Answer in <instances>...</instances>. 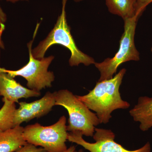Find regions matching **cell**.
Segmentation results:
<instances>
[{
	"label": "cell",
	"instance_id": "1",
	"mask_svg": "<svg viewBox=\"0 0 152 152\" xmlns=\"http://www.w3.org/2000/svg\"><path fill=\"white\" fill-rule=\"evenodd\" d=\"M126 71L122 69L114 77L97 82L94 89L86 95H76L88 108L96 112L100 124L109 123L115 110L127 109L130 106L122 99L119 91Z\"/></svg>",
	"mask_w": 152,
	"mask_h": 152
},
{
	"label": "cell",
	"instance_id": "14",
	"mask_svg": "<svg viewBox=\"0 0 152 152\" xmlns=\"http://www.w3.org/2000/svg\"><path fill=\"white\" fill-rule=\"evenodd\" d=\"M152 2V0H137L135 15L140 17L147 6Z\"/></svg>",
	"mask_w": 152,
	"mask_h": 152
},
{
	"label": "cell",
	"instance_id": "15",
	"mask_svg": "<svg viewBox=\"0 0 152 152\" xmlns=\"http://www.w3.org/2000/svg\"><path fill=\"white\" fill-rule=\"evenodd\" d=\"M16 152H47L43 148H37L34 145L27 143Z\"/></svg>",
	"mask_w": 152,
	"mask_h": 152
},
{
	"label": "cell",
	"instance_id": "12",
	"mask_svg": "<svg viewBox=\"0 0 152 152\" xmlns=\"http://www.w3.org/2000/svg\"><path fill=\"white\" fill-rule=\"evenodd\" d=\"M109 12L124 20L135 16L137 0H105Z\"/></svg>",
	"mask_w": 152,
	"mask_h": 152
},
{
	"label": "cell",
	"instance_id": "23",
	"mask_svg": "<svg viewBox=\"0 0 152 152\" xmlns=\"http://www.w3.org/2000/svg\"><path fill=\"white\" fill-rule=\"evenodd\" d=\"M0 96H1V95H0Z\"/></svg>",
	"mask_w": 152,
	"mask_h": 152
},
{
	"label": "cell",
	"instance_id": "4",
	"mask_svg": "<svg viewBox=\"0 0 152 152\" xmlns=\"http://www.w3.org/2000/svg\"><path fill=\"white\" fill-rule=\"evenodd\" d=\"M66 118L64 115L54 124L48 126L38 123L24 128L23 136L28 143L43 148L47 152H65L67 150Z\"/></svg>",
	"mask_w": 152,
	"mask_h": 152
},
{
	"label": "cell",
	"instance_id": "17",
	"mask_svg": "<svg viewBox=\"0 0 152 152\" xmlns=\"http://www.w3.org/2000/svg\"><path fill=\"white\" fill-rule=\"evenodd\" d=\"M75 146H71L65 152H75Z\"/></svg>",
	"mask_w": 152,
	"mask_h": 152
},
{
	"label": "cell",
	"instance_id": "21",
	"mask_svg": "<svg viewBox=\"0 0 152 152\" xmlns=\"http://www.w3.org/2000/svg\"><path fill=\"white\" fill-rule=\"evenodd\" d=\"M73 1H75L76 2H79L80 1H83V0H73Z\"/></svg>",
	"mask_w": 152,
	"mask_h": 152
},
{
	"label": "cell",
	"instance_id": "2",
	"mask_svg": "<svg viewBox=\"0 0 152 152\" xmlns=\"http://www.w3.org/2000/svg\"><path fill=\"white\" fill-rule=\"evenodd\" d=\"M68 0H62L61 12L58 17L54 27L43 40L32 50L34 58L42 59L49 48L55 45H60L65 47L71 52L69 64L71 66H79L80 64L88 66L94 64L95 60L79 50L76 45L71 32L66 16V6Z\"/></svg>",
	"mask_w": 152,
	"mask_h": 152
},
{
	"label": "cell",
	"instance_id": "22",
	"mask_svg": "<svg viewBox=\"0 0 152 152\" xmlns=\"http://www.w3.org/2000/svg\"><path fill=\"white\" fill-rule=\"evenodd\" d=\"M151 52H152V48H151Z\"/></svg>",
	"mask_w": 152,
	"mask_h": 152
},
{
	"label": "cell",
	"instance_id": "20",
	"mask_svg": "<svg viewBox=\"0 0 152 152\" xmlns=\"http://www.w3.org/2000/svg\"><path fill=\"white\" fill-rule=\"evenodd\" d=\"M75 152H84V151L83 150L80 149L78 151H75Z\"/></svg>",
	"mask_w": 152,
	"mask_h": 152
},
{
	"label": "cell",
	"instance_id": "11",
	"mask_svg": "<svg viewBox=\"0 0 152 152\" xmlns=\"http://www.w3.org/2000/svg\"><path fill=\"white\" fill-rule=\"evenodd\" d=\"M135 122L140 123L141 130L145 132L152 127V97L141 96L137 104L129 111Z\"/></svg>",
	"mask_w": 152,
	"mask_h": 152
},
{
	"label": "cell",
	"instance_id": "13",
	"mask_svg": "<svg viewBox=\"0 0 152 152\" xmlns=\"http://www.w3.org/2000/svg\"><path fill=\"white\" fill-rule=\"evenodd\" d=\"M4 104L0 109V130L13 128L14 114L16 110L15 103L3 98Z\"/></svg>",
	"mask_w": 152,
	"mask_h": 152
},
{
	"label": "cell",
	"instance_id": "16",
	"mask_svg": "<svg viewBox=\"0 0 152 152\" xmlns=\"http://www.w3.org/2000/svg\"><path fill=\"white\" fill-rule=\"evenodd\" d=\"M7 16L3 10L2 9L0 6V23H4L7 21Z\"/></svg>",
	"mask_w": 152,
	"mask_h": 152
},
{
	"label": "cell",
	"instance_id": "7",
	"mask_svg": "<svg viewBox=\"0 0 152 152\" xmlns=\"http://www.w3.org/2000/svg\"><path fill=\"white\" fill-rule=\"evenodd\" d=\"M93 137L95 142L90 143L83 138L81 133H68L67 140L81 146L90 152H151V146L148 142L138 149L130 151L115 141V134L111 130L95 128Z\"/></svg>",
	"mask_w": 152,
	"mask_h": 152
},
{
	"label": "cell",
	"instance_id": "9",
	"mask_svg": "<svg viewBox=\"0 0 152 152\" xmlns=\"http://www.w3.org/2000/svg\"><path fill=\"white\" fill-rule=\"evenodd\" d=\"M0 95L9 101L19 103L22 98L39 96L41 93L23 86L8 74L0 70Z\"/></svg>",
	"mask_w": 152,
	"mask_h": 152
},
{
	"label": "cell",
	"instance_id": "10",
	"mask_svg": "<svg viewBox=\"0 0 152 152\" xmlns=\"http://www.w3.org/2000/svg\"><path fill=\"white\" fill-rule=\"evenodd\" d=\"M23 129L18 126L0 130V152H16L27 143L23 136Z\"/></svg>",
	"mask_w": 152,
	"mask_h": 152
},
{
	"label": "cell",
	"instance_id": "19",
	"mask_svg": "<svg viewBox=\"0 0 152 152\" xmlns=\"http://www.w3.org/2000/svg\"><path fill=\"white\" fill-rule=\"evenodd\" d=\"M7 1L10 2L15 3L19 1H27V0H6Z\"/></svg>",
	"mask_w": 152,
	"mask_h": 152
},
{
	"label": "cell",
	"instance_id": "5",
	"mask_svg": "<svg viewBox=\"0 0 152 152\" xmlns=\"http://www.w3.org/2000/svg\"><path fill=\"white\" fill-rule=\"evenodd\" d=\"M139 18L135 15L124 20V31L120 40L119 49L115 56L107 58L102 62L95 63V66L100 72L99 81L112 78L118 68L123 63L140 60V53L134 43L136 25Z\"/></svg>",
	"mask_w": 152,
	"mask_h": 152
},
{
	"label": "cell",
	"instance_id": "8",
	"mask_svg": "<svg viewBox=\"0 0 152 152\" xmlns=\"http://www.w3.org/2000/svg\"><path fill=\"white\" fill-rule=\"evenodd\" d=\"M56 92H48L42 98L31 103L20 102L14 114L13 127L22 123L28 122L35 118L47 115L52 110L56 103Z\"/></svg>",
	"mask_w": 152,
	"mask_h": 152
},
{
	"label": "cell",
	"instance_id": "6",
	"mask_svg": "<svg viewBox=\"0 0 152 152\" xmlns=\"http://www.w3.org/2000/svg\"><path fill=\"white\" fill-rule=\"evenodd\" d=\"M33 40L27 44L29 52L28 62L26 65L16 70H11L0 67V70L7 73L14 78L20 76L27 81V86L30 89L40 91L43 89L52 87L55 80L54 74L48 71L49 66L54 59V56L44 57L42 59L34 58L32 53Z\"/></svg>",
	"mask_w": 152,
	"mask_h": 152
},
{
	"label": "cell",
	"instance_id": "18",
	"mask_svg": "<svg viewBox=\"0 0 152 152\" xmlns=\"http://www.w3.org/2000/svg\"><path fill=\"white\" fill-rule=\"evenodd\" d=\"M0 48L1 49H4V42L2 40L1 34H0Z\"/></svg>",
	"mask_w": 152,
	"mask_h": 152
},
{
	"label": "cell",
	"instance_id": "3",
	"mask_svg": "<svg viewBox=\"0 0 152 152\" xmlns=\"http://www.w3.org/2000/svg\"><path fill=\"white\" fill-rule=\"evenodd\" d=\"M55 105L62 106L69 115L67 130L70 132L81 133L86 137H93L95 127L100 124L96 114L90 109L76 95L68 90L56 91Z\"/></svg>",
	"mask_w": 152,
	"mask_h": 152
}]
</instances>
